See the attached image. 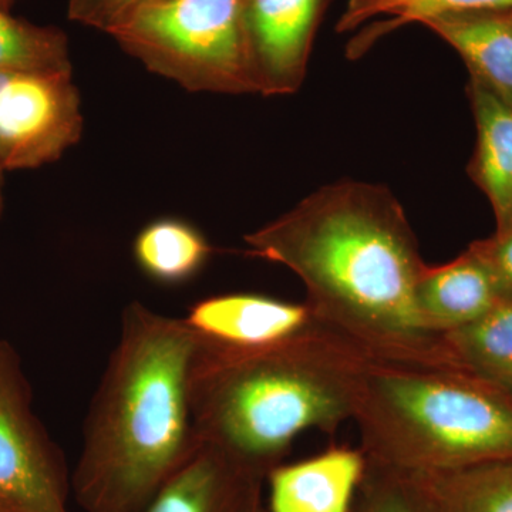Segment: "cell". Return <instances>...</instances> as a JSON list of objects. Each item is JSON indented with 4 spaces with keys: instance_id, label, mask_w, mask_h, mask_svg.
Here are the masks:
<instances>
[{
    "instance_id": "cell-1",
    "label": "cell",
    "mask_w": 512,
    "mask_h": 512,
    "mask_svg": "<svg viewBox=\"0 0 512 512\" xmlns=\"http://www.w3.org/2000/svg\"><path fill=\"white\" fill-rule=\"evenodd\" d=\"M249 254L286 266L326 326L375 360L456 365L424 322L426 262L400 202L384 185L340 181L245 237Z\"/></svg>"
},
{
    "instance_id": "cell-2",
    "label": "cell",
    "mask_w": 512,
    "mask_h": 512,
    "mask_svg": "<svg viewBox=\"0 0 512 512\" xmlns=\"http://www.w3.org/2000/svg\"><path fill=\"white\" fill-rule=\"evenodd\" d=\"M198 346L184 319L140 302L123 309L84 421L79 481L93 511H140L201 446L191 402Z\"/></svg>"
},
{
    "instance_id": "cell-3",
    "label": "cell",
    "mask_w": 512,
    "mask_h": 512,
    "mask_svg": "<svg viewBox=\"0 0 512 512\" xmlns=\"http://www.w3.org/2000/svg\"><path fill=\"white\" fill-rule=\"evenodd\" d=\"M370 360L330 328L258 350L200 339L191 379L195 433L264 477L305 431L335 434L353 420Z\"/></svg>"
},
{
    "instance_id": "cell-4",
    "label": "cell",
    "mask_w": 512,
    "mask_h": 512,
    "mask_svg": "<svg viewBox=\"0 0 512 512\" xmlns=\"http://www.w3.org/2000/svg\"><path fill=\"white\" fill-rule=\"evenodd\" d=\"M366 460L402 473L512 458V392L458 365L372 359L353 416Z\"/></svg>"
},
{
    "instance_id": "cell-5",
    "label": "cell",
    "mask_w": 512,
    "mask_h": 512,
    "mask_svg": "<svg viewBox=\"0 0 512 512\" xmlns=\"http://www.w3.org/2000/svg\"><path fill=\"white\" fill-rule=\"evenodd\" d=\"M107 35L188 92L255 93L245 0H143Z\"/></svg>"
},
{
    "instance_id": "cell-6",
    "label": "cell",
    "mask_w": 512,
    "mask_h": 512,
    "mask_svg": "<svg viewBox=\"0 0 512 512\" xmlns=\"http://www.w3.org/2000/svg\"><path fill=\"white\" fill-rule=\"evenodd\" d=\"M0 510L69 512L56 448L37 419L16 350L0 340Z\"/></svg>"
},
{
    "instance_id": "cell-7",
    "label": "cell",
    "mask_w": 512,
    "mask_h": 512,
    "mask_svg": "<svg viewBox=\"0 0 512 512\" xmlns=\"http://www.w3.org/2000/svg\"><path fill=\"white\" fill-rule=\"evenodd\" d=\"M82 133V100L72 73L0 72L3 171L53 163Z\"/></svg>"
},
{
    "instance_id": "cell-8",
    "label": "cell",
    "mask_w": 512,
    "mask_h": 512,
    "mask_svg": "<svg viewBox=\"0 0 512 512\" xmlns=\"http://www.w3.org/2000/svg\"><path fill=\"white\" fill-rule=\"evenodd\" d=\"M326 0H245L255 93L286 96L301 89Z\"/></svg>"
},
{
    "instance_id": "cell-9",
    "label": "cell",
    "mask_w": 512,
    "mask_h": 512,
    "mask_svg": "<svg viewBox=\"0 0 512 512\" xmlns=\"http://www.w3.org/2000/svg\"><path fill=\"white\" fill-rule=\"evenodd\" d=\"M183 319L204 342L232 350L274 348L313 330L329 328L306 302H286L258 293L202 299Z\"/></svg>"
},
{
    "instance_id": "cell-10",
    "label": "cell",
    "mask_w": 512,
    "mask_h": 512,
    "mask_svg": "<svg viewBox=\"0 0 512 512\" xmlns=\"http://www.w3.org/2000/svg\"><path fill=\"white\" fill-rule=\"evenodd\" d=\"M262 478L201 443L138 512H249Z\"/></svg>"
},
{
    "instance_id": "cell-11",
    "label": "cell",
    "mask_w": 512,
    "mask_h": 512,
    "mask_svg": "<svg viewBox=\"0 0 512 512\" xmlns=\"http://www.w3.org/2000/svg\"><path fill=\"white\" fill-rule=\"evenodd\" d=\"M360 448H329L325 453L268 474L271 512H352L366 471Z\"/></svg>"
},
{
    "instance_id": "cell-12",
    "label": "cell",
    "mask_w": 512,
    "mask_h": 512,
    "mask_svg": "<svg viewBox=\"0 0 512 512\" xmlns=\"http://www.w3.org/2000/svg\"><path fill=\"white\" fill-rule=\"evenodd\" d=\"M421 25L456 50L471 80L512 106V9L448 13Z\"/></svg>"
},
{
    "instance_id": "cell-13",
    "label": "cell",
    "mask_w": 512,
    "mask_h": 512,
    "mask_svg": "<svg viewBox=\"0 0 512 512\" xmlns=\"http://www.w3.org/2000/svg\"><path fill=\"white\" fill-rule=\"evenodd\" d=\"M416 299L424 322L441 336L470 325L501 301L493 275L470 248L448 264L426 265Z\"/></svg>"
},
{
    "instance_id": "cell-14",
    "label": "cell",
    "mask_w": 512,
    "mask_h": 512,
    "mask_svg": "<svg viewBox=\"0 0 512 512\" xmlns=\"http://www.w3.org/2000/svg\"><path fill=\"white\" fill-rule=\"evenodd\" d=\"M467 96L477 130L467 173L490 201L495 232H504L512 228V106L476 80Z\"/></svg>"
},
{
    "instance_id": "cell-15",
    "label": "cell",
    "mask_w": 512,
    "mask_h": 512,
    "mask_svg": "<svg viewBox=\"0 0 512 512\" xmlns=\"http://www.w3.org/2000/svg\"><path fill=\"white\" fill-rule=\"evenodd\" d=\"M477 9H512V0H349L336 30L346 33L363 28L348 49L349 57L356 59L403 26Z\"/></svg>"
},
{
    "instance_id": "cell-16",
    "label": "cell",
    "mask_w": 512,
    "mask_h": 512,
    "mask_svg": "<svg viewBox=\"0 0 512 512\" xmlns=\"http://www.w3.org/2000/svg\"><path fill=\"white\" fill-rule=\"evenodd\" d=\"M412 476L434 512H512V458Z\"/></svg>"
},
{
    "instance_id": "cell-17",
    "label": "cell",
    "mask_w": 512,
    "mask_h": 512,
    "mask_svg": "<svg viewBox=\"0 0 512 512\" xmlns=\"http://www.w3.org/2000/svg\"><path fill=\"white\" fill-rule=\"evenodd\" d=\"M134 259L141 271L163 285L190 281L207 264L212 247L200 229L178 218H160L138 232Z\"/></svg>"
},
{
    "instance_id": "cell-18",
    "label": "cell",
    "mask_w": 512,
    "mask_h": 512,
    "mask_svg": "<svg viewBox=\"0 0 512 512\" xmlns=\"http://www.w3.org/2000/svg\"><path fill=\"white\" fill-rule=\"evenodd\" d=\"M456 365L512 392V301H500L470 325L444 333Z\"/></svg>"
},
{
    "instance_id": "cell-19",
    "label": "cell",
    "mask_w": 512,
    "mask_h": 512,
    "mask_svg": "<svg viewBox=\"0 0 512 512\" xmlns=\"http://www.w3.org/2000/svg\"><path fill=\"white\" fill-rule=\"evenodd\" d=\"M0 72L72 73L66 33L0 8Z\"/></svg>"
},
{
    "instance_id": "cell-20",
    "label": "cell",
    "mask_w": 512,
    "mask_h": 512,
    "mask_svg": "<svg viewBox=\"0 0 512 512\" xmlns=\"http://www.w3.org/2000/svg\"><path fill=\"white\" fill-rule=\"evenodd\" d=\"M352 512L434 511L412 474L367 461Z\"/></svg>"
},
{
    "instance_id": "cell-21",
    "label": "cell",
    "mask_w": 512,
    "mask_h": 512,
    "mask_svg": "<svg viewBox=\"0 0 512 512\" xmlns=\"http://www.w3.org/2000/svg\"><path fill=\"white\" fill-rule=\"evenodd\" d=\"M493 275L501 301H512V228L470 244Z\"/></svg>"
},
{
    "instance_id": "cell-22",
    "label": "cell",
    "mask_w": 512,
    "mask_h": 512,
    "mask_svg": "<svg viewBox=\"0 0 512 512\" xmlns=\"http://www.w3.org/2000/svg\"><path fill=\"white\" fill-rule=\"evenodd\" d=\"M140 2L143 0H69L67 13L72 22L107 33Z\"/></svg>"
},
{
    "instance_id": "cell-23",
    "label": "cell",
    "mask_w": 512,
    "mask_h": 512,
    "mask_svg": "<svg viewBox=\"0 0 512 512\" xmlns=\"http://www.w3.org/2000/svg\"><path fill=\"white\" fill-rule=\"evenodd\" d=\"M19 0H0V8L10 10Z\"/></svg>"
},
{
    "instance_id": "cell-24",
    "label": "cell",
    "mask_w": 512,
    "mask_h": 512,
    "mask_svg": "<svg viewBox=\"0 0 512 512\" xmlns=\"http://www.w3.org/2000/svg\"><path fill=\"white\" fill-rule=\"evenodd\" d=\"M249 512H266V511L264 510V508H262L261 500H259L258 503H256L254 505V507H252L251 510H249Z\"/></svg>"
},
{
    "instance_id": "cell-25",
    "label": "cell",
    "mask_w": 512,
    "mask_h": 512,
    "mask_svg": "<svg viewBox=\"0 0 512 512\" xmlns=\"http://www.w3.org/2000/svg\"><path fill=\"white\" fill-rule=\"evenodd\" d=\"M3 173H5V171H3L2 167H0V194H2Z\"/></svg>"
},
{
    "instance_id": "cell-26",
    "label": "cell",
    "mask_w": 512,
    "mask_h": 512,
    "mask_svg": "<svg viewBox=\"0 0 512 512\" xmlns=\"http://www.w3.org/2000/svg\"><path fill=\"white\" fill-rule=\"evenodd\" d=\"M3 211V200H2V194H0V215H2Z\"/></svg>"
},
{
    "instance_id": "cell-27",
    "label": "cell",
    "mask_w": 512,
    "mask_h": 512,
    "mask_svg": "<svg viewBox=\"0 0 512 512\" xmlns=\"http://www.w3.org/2000/svg\"><path fill=\"white\" fill-rule=\"evenodd\" d=\"M0 512H5V511L0 510Z\"/></svg>"
}]
</instances>
